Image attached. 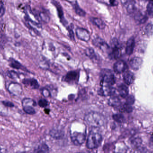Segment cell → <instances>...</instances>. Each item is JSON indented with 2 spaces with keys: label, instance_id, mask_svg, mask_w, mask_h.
<instances>
[{
  "label": "cell",
  "instance_id": "obj_33",
  "mask_svg": "<svg viewBox=\"0 0 153 153\" xmlns=\"http://www.w3.org/2000/svg\"><path fill=\"white\" fill-rule=\"evenodd\" d=\"M5 9L3 2L0 0V18L2 17L5 13Z\"/></svg>",
  "mask_w": 153,
  "mask_h": 153
},
{
  "label": "cell",
  "instance_id": "obj_1",
  "mask_svg": "<svg viewBox=\"0 0 153 153\" xmlns=\"http://www.w3.org/2000/svg\"><path fill=\"white\" fill-rule=\"evenodd\" d=\"M87 125L94 128H100L106 124V119L102 114L99 112H90L87 113L84 118Z\"/></svg>",
  "mask_w": 153,
  "mask_h": 153
},
{
  "label": "cell",
  "instance_id": "obj_6",
  "mask_svg": "<svg viewBox=\"0 0 153 153\" xmlns=\"http://www.w3.org/2000/svg\"><path fill=\"white\" fill-rule=\"evenodd\" d=\"M92 44L94 46L106 53H108L110 48V47L105 42V40L100 37H97L94 39L92 40Z\"/></svg>",
  "mask_w": 153,
  "mask_h": 153
},
{
  "label": "cell",
  "instance_id": "obj_20",
  "mask_svg": "<svg viewBox=\"0 0 153 153\" xmlns=\"http://www.w3.org/2000/svg\"><path fill=\"white\" fill-rule=\"evenodd\" d=\"M108 104L113 107H119L121 105V101L117 96L113 95L108 100Z\"/></svg>",
  "mask_w": 153,
  "mask_h": 153
},
{
  "label": "cell",
  "instance_id": "obj_7",
  "mask_svg": "<svg viewBox=\"0 0 153 153\" xmlns=\"http://www.w3.org/2000/svg\"><path fill=\"white\" fill-rule=\"evenodd\" d=\"M79 77V73L77 71H71L64 76L62 81L70 84L76 83Z\"/></svg>",
  "mask_w": 153,
  "mask_h": 153
},
{
  "label": "cell",
  "instance_id": "obj_18",
  "mask_svg": "<svg viewBox=\"0 0 153 153\" xmlns=\"http://www.w3.org/2000/svg\"><path fill=\"white\" fill-rule=\"evenodd\" d=\"M91 22L99 28L100 29L103 30L106 27V24L103 22L102 20L100 18H94V17H91L90 18Z\"/></svg>",
  "mask_w": 153,
  "mask_h": 153
},
{
  "label": "cell",
  "instance_id": "obj_36",
  "mask_svg": "<svg viewBox=\"0 0 153 153\" xmlns=\"http://www.w3.org/2000/svg\"><path fill=\"white\" fill-rule=\"evenodd\" d=\"M67 30L68 31V33H69V37L72 40H74V33L73 30L70 27H68L67 28Z\"/></svg>",
  "mask_w": 153,
  "mask_h": 153
},
{
  "label": "cell",
  "instance_id": "obj_38",
  "mask_svg": "<svg viewBox=\"0 0 153 153\" xmlns=\"http://www.w3.org/2000/svg\"><path fill=\"white\" fill-rule=\"evenodd\" d=\"M134 102V98L133 96H129L127 98L126 104L130 105Z\"/></svg>",
  "mask_w": 153,
  "mask_h": 153
},
{
  "label": "cell",
  "instance_id": "obj_22",
  "mask_svg": "<svg viewBox=\"0 0 153 153\" xmlns=\"http://www.w3.org/2000/svg\"><path fill=\"white\" fill-rule=\"evenodd\" d=\"M118 92L122 98H125L128 94V89L125 85L121 84L118 87Z\"/></svg>",
  "mask_w": 153,
  "mask_h": 153
},
{
  "label": "cell",
  "instance_id": "obj_26",
  "mask_svg": "<svg viewBox=\"0 0 153 153\" xmlns=\"http://www.w3.org/2000/svg\"><path fill=\"white\" fill-rule=\"evenodd\" d=\"M73 6L75 13L77 15L81 17H85V16L86 13L79 6L77 2L76 1V2L73 4Z\"/></svg>",
  "mask_w": 153,
  "mask_h": 153
},
{
  "label": "cell",
  "instance_id": "obj_23",
  "mask_svg": "<svg viewBox=\"0 0 153 153\" xmlns=\"http://www.w3.org/2000/svg\"><path fill=\"white\" fill-rule=\"evenodd\" d=\"M135 20L139 24H143L147 21V17L142 13L138 12L135 15Z\"/></svg>",
  "mask_w": 153,
  "mask_h": 153
},
{
  "label": "cell",
  "instance_id": "obj_37",
  "mask_svg": "<svg viewBox=\"0 0 153 153\" xmlns=\"http://www.w3.org/2000/svg\"><path fill=\"white\" fill-rule=\"evenodd\" d=\"M8 76L9 77L13 78V79H15V78H18V74H17V73L13 71H10L8 73Z\"/></svg>",
  "mask_w": 153,
  "mask_h": 153
},
{
  "label": "cell",
  "instance_id": "obj_35",
  "mask_svg": "<svg viewBox=\"0 0 153 153\" xmlns=\"http://www.w3.org/2000/svg\"><path fill=\"white\" fill-rule=\"evenodd\" d=\"M134 153H150L146 148L144 147H139L136 149Z\"/></svg>",
  "mask_w": 153,
  "mask_h": 153
},
{
  "label": "cell",
  "instance_id": "obj_43",
  "mask_svg": "<svg viewBox=\"0 0 153 153\" xmlns=\"http://www.w3.org/2000/svg\"></svg>",
  "mask_w": 153,
  "mask_h": 153
},
{
  "label": "cell",
  "instance_id": "obj_15",
  "mask_svg": "<svg viewBox=\"0 0 153 153\" xmlns=\"http://www.w3.org/2000/svg\"><path fill=\"white\" fill-rule=\"evenodd\" d=\"M129 64L133 70H138L142 66L143 60L139 57H134L130 60Z\"/></svg>",
  "mask_w": 153,
  "mask_h": 153
},
{
  "label": "cell",
  "instance_id": "obj_11",
  "mask_svg": "<svg viewBox=\"0 0 153 153\" xmlns=\"http://www.w3.org/2000/svg\"><path fill=\"white\" fill-rule=\"evenodd\" d=\"M8 90L10 93L16 96L20 95L22 92L21 85L16 82H12L10 83L8 86Z\"/></svg>",
  "mask_w": 153,
  "mask_h": 153
},
{
  "label": "cell",
  "instance_id": "obj_2",
  "mask_svg": "<svg viewBox=\"0 0 153 153\" xmlns=\"http://www.w3.org/2000/svg\"><path fill=\"white\" fill-rule=\"evenodd\" d=\"M92 128L87 137L86 144L87 148L91 150L98 148L102 141V136L97 130L98 128Z\"/></svg>",
  "mask_w": 153,
  "mask_h": 153
},
{
  "label": "cell",
  "instance_id": "obj_5",
  "mask_svg": "<svg viewBox=\"0 0 153 153\" xmlns=\"http://www.w3.org/2000/svg\"><path fill=\"white\" fill-rule=\"evenodd\" d=\"M86 135L85 133L82 132H74L71 134L72 142L74 145L80 146L85 141Z\"/></svg>",
  "mask_w": 153,
  "mask_h": 153
},
{
  "label": "cell",
  "instance_id": "obj_4",
  "mask_svg": "<svg viewBox=\"0 0 153 153\" xmlns=\"http://www.w3.org/2000/svg\"><path fill=\"white\" fill-rule=\"evenodd\" d=\"M111 47L108 53L109 57L110 59L117 60L121 56V50L117 39L116 38L111 39Z\"/></svg>",
  "mask_w": 153,
  "mask_h": 153
},
{
  "label": "cell",
  "instance_id": "obj_9",
  "mask_svg": "<svg viewBox=\"0 0 153 153\" xmlns=\"http://www.w3.org/2000/svg\"><path fill=\"white\" fill-rule=\"evenodd\" d=\"M115 89L109 85H102L98 91V94L102 96H112L115 93Z\"/></svg>",
  "mask_w": 153,
  "mask_h": 153
},
{
  "label": "cell",
  "instance_id": "obj_30",
  "mask_svg": "<svg viewBox=\"0 0 153 153\" xmlns=\"http://www.w3.org/2000/svg\"><path fill=\"white\" fill-rule=\"evenodd\" d=\"M146 34L148 36H151L153 34V23H149L145 29Z\"/></svg>",
  "mask_w": 153,
  "mask_h": 153
},
{
  "label": "cell",
  "instance_id": "obj_41",
  "mask_svg": "<svg viewBox=\"0 0 153 153\" xmlns=\"http://www.w3.org/2000/svg\"><path fill=\"white\" fill-rule=\"evenodd\" d=\"M151 143H152V144L153 145V134L152 135V136H151Z\"/></svg>",
  "mask_w": 153,
  "mask_h": 153
},
{
  "label": "cell",
  "instance_id": "obj_17",
  "mask_svg": "<svg viewBox=\"0 0 153 153\" xmlns=\"http://www.w3.org/2000/svg\"><path fill=\"white\" fill-rule=\"evenodd\" d=\"M124 82L127 85L132 84L134 80V76L133 73L130 71H126L123 75Z\"/></svg>",
  "mask_w": 153,
  "mask_h": 153
},
{
  "label": "cell",
  "instance_id": "obj_29",
  "mask_svg": "<svg viewBox=\"0 0 153 153\" xmlns=\"http://www.w3.org/2000/svg\"><path fill=\"white\" fill-rule=\"evenodd\" d=\"M113 120L118 123H123L125 121L124 116L121 114H114L112 116Z\"/></svg>",
  "mask_w": 153,
  "mask_h": 153
},
{
  "label": "cell",
  "instance_id": "obj_27",
  "mask_svg": "<svg viewBox=\"0 0 153 153\" xmlns=\"http://www.w3.org/2000/svg\"><path fill=\"white\" fill-rule=\"evenodd\" d=\"M38 17L41 20L46 23H48L50 21V17L47 13L45 12H41L39 13L38 14Z\"/></svg>",
  "mask_w": 153,
  "mask_h": 153
},
{
  "label": "cell",
  "instance_id": "obj_8",
  "mask_svg": "<svg viewBox=\"0 0 153 153\" xmlns=\"http://www.w3.org/2000/svg\"><path fill=\"white\" fill-rule=\"evenodd\" d=\"M76 34L78 39L85 42H88L91 39L89 31L83 28H77L76 29Z\"/></svg>",
  "mask_w": 153,
  "mask_h": 153
},
{
  "label": "cell",
  "instance_id": "obj_34",
  "mask_svg": "<svg viewBox=\"0 0 153 153\" xmlns=\"http://www.w3.org/2000/svg\"><path fill=\"white\" fill-rule=\"evenodd\" d=\"M1 103L4 107H7V108H13L14 107V104L10 101H1Z\"/></svg>",
  "mask_w": 153,
  "mask_h": 153
},
{
  "label": "cell",
  "instance_id": "obj_3",
  "mask_svg": "<svg viewBox=\"0 0 153 153\" xmlns=\"http://www.w3.org/2000/svg\"><path fill=\"white\" fill-rule=\"evenodd\" d=\"M101 85L112 86L116 82V78L114 74L110 70L103 69L100 73Z\"/></svg>",
  "mask_w": 153,
  "mask_h": 153
},
{
  "label": "cell",
  "instance_id": "obj_42",
  "mask_svg": "<svg viewBox=\"0 0 153 153\" xmlns=\"http://www.w3.org/2000/svg\"><path fill=\"white\" fill-rule=\"evenodd\" d=\"M16 153H26L25 152H18Z\"/></svg>",
  "mask_w": 153,
  "mask_h": 153
},
{
  "label": "cell",
  "instance_id": "obj_13",
  "mask_svg": "<svg viewBox=\"0 0 153 153\" xmlns=\"http://www.w3.org/2000/svg\"><path fill=\"white\" fill-rule=\"evenodd\" d=\"M22 83L25 85L29 86L33 89H38L39 86L38 82L35 78H25L22 80Z\"/></svg>",
  "mask_w": 153,
  "mask_h": 153
},
{
  "label": "cell",
  "instance_id": "obj_32",
  "mask_svg": "<svg viewBox=\"0 0 153 153\" xmlns=\"http://www.w3.org/2000/svg\"><path fill=\"white\" fill-rule=\"evenodd\" d=\"M38 104L41 108H45L48 104V101L45 99H41L39 100Z\"/></svg>",
  "mask_w": 153,
  "mask_h": 153
},
{
  "label": "cell",
  "instance_id": "obj_24",
  "mask_svg": "<svg viewBox=\"0 0 153 153\" xmlns=\"http://www.w3.org/2000/svg\"><path fill=\"white\" fill-rule=\"evenodd\" d=\"M85 53L86 56H88L91 60H94V61L97 60V56L95 54V52L91 48H86L85 51Z\"/></svg>",
  "mask_w": 153,
  "mask_h": 153
},
{
  "label": "cell",
  "instance_id": "obj_40",
  "mask_svg": "<svg viewBox=\"0 0 153 153\" xmlns=\"http://www.w3.org/2000/svg\"><path fill=\"white\" fill-rule=\"evenodd\" d=\"M109 2L111 6H116L117 5V0H109Z\"/></svg>",
  "mask_w": 153,
  "mask_h": 153
},
{
  "label": "cell",
  "instance_id": "obj_25",
  "mask_svg": "<svg viewBox=\"0 0 153 153\" xmlns=\"http://www.w3.org/2000/svg\"><path fill=\"white\" fill-rule=\"evenodd\" d=\"M22 107L24 106H32L36 107V102L33 99L30 98H26L22 100Z\"/></svg>",
  "mask_w": 153,
  "mask_h": 153
},
{
  "label": "cell",
  "instance_id": "obj_19",
  "mask_svg": "<svg viewBox=\"0 0 153 153\" xmlns=\"http://www.w3.org/2000/svg\"><path fill=\"white\" fill-rule=\"evenodd\" d=\"M49 149L46 144L43 143L35 149L32 153H49Z\"/></svg>",
  "mask_w": 153,
  "mask_h": 153
},
{
  "label": "cell",
  "instance_id": "obj_10",
  "mask_svg": "<svg viewBox=\"0 0 153 153\" xmlns=\"http://www.w3.org/2000/svg\"><path fill=\"white\" fill-rule=\"evenodd\" d=\"M127 68V65L122 60H120L116 62L113 65L114 71L117 74H120L125 72Z\"/></svg>",
  "mask_w": 153,
  "mask_h": 153
},
{
  "label": "cell",
  "instance_id": "obj_12",
  "mask_svg": "<svg viewBox=\"0 0 153 153\" xmlns=\"http://www.w3.org/2000/svg\"><path fill=\"white\" fill-rule=\"evenodd\" d=\"M52 3L56 7V10H57V13H58V17L60 19L61 22L63 24L64 26H66L68 24L64 16L63 11V9L62 8L61 4L56 1L55 0H52Z\"/></svg>",
  "mask_w": 153,
  "mask_h": 153
},
{
  "label": "cell",
  "instance_id": "obj_16",
  "mask_svg": "<svg viewBox=\"0 0 153 153\" xmlns=\"http://www.w3.org/2000/svg\"><path fill=\"white\" fill-rule=\"evenodd\" d=\"M135 46V40L134 38L131 37L128 39L126 44V52L128 55H130L133 53Z\"/></svg>",
  "mask_w": 153,
  "mask_h": 153
},
{
  "label": "cell",
  "instance_id": "obj_21",
  "mask_svg": "<svg viewBox=\"0 0 153 153\" xmlns=\"http://www.w3.org/2000/svg\"><path fill=\"white\" fill-rule=\"evenodd\" d=\"M126 9L127 11L130 14L134 13L136 10L135 2L132 0L124 4Z\"/></svg>",
  "mask_w": 153,
  "mask_h": 153
},
{
  "label": "cell",
  "instance_id": "obj_14",
  "mask_svg": "<svg viewBox=\"0 0 153 153\" xmlns=\"http://www.w3.org/2000/svg\"><path fill=\"white\" fill-rule=\"evenodd\" d=\"M9 65L10 67L16 70H22V71H28L27 69L22 65L19 62L13 58H10L9 60Z\"/></svg>",
  "mask_w": 153,
  "mask_h": 153
},
{
  "label": "cell",
  "instance_id": "obj_28",
  "mask_svg": "<svg viewBox=\"0 0 153 153\" xmlns=\"http://www.w3.org/2000/svg\"><path fill=\"white\" fill-rule=\"evenodd\" d=\"M34 107L32 106H24L22 107L23 110L25 113L29 115H34L36 114V111L35 110Z\"/></svg>",
  "mask_w": 153,
  "mask_h": 153
},
{
  "label": "cell",
  "instance_id": "obj_39",
  "mask_svg": "<svg viewBox=\"0 0 153 153\" xmlns=\"http://www.w3.org/2000/svg\"><path fill=\"white\" fill-rule=\"evenodd\" d=\"M42 94H43V95L45 97H49L50 95V93L46 89H44L42 91Z\"/></svg>",
  "mask_w": 153,
  "mask_h": 153
},
{
  "label": "cell",
  "instance_id": "obj_31",
  "mask_svg": "<svg viewBox=\"0 0 153 153\" xmlns=\"http://www.w3.org/2000/svg\"><path fill=\"white\" fill-rule=\"evenodd\" d=\"M146 11L147 14L153 17V2H149L146 7Z\"/></svg>",
  "mask_w": 153,
  "mask_h": 153
}]
</instances>
